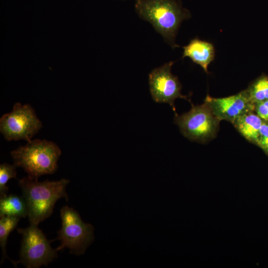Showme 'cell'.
Returning <instances> with one entry per match:
<instances>
[{
    "instance_id": "obj_3",
    "label": "cell",
    "mask_w": 268,
    "mask_h": 268,
    "mask_svg": "<svg viewBox=\"0 0 268 268\" xmlns=\"http://www.w3.org/2000/svg\"><path fill=\"white\" fill-rule=\"evenodd\" d=\"M61 150L55 143L47 140L34 139L12 150L13 164L20 167L34 180L45 174L54 173Z\"/></svg>"
},
{
    "instance_id": "obj_17",
    "label": "cell",
    "mask_w": 268,
    "mask_h": 268,
    "mask_svg": "<svg viewBox=\"0 0 268 268\" xmlns=\"http://www.w3.org/2000/svg\"><path fill=\"white\" fill-rule=\"evenodd\" d=\"M254 111L261 119L268 121V100L255 104Z\"/></svg>"
},
{
    "instance_id": "obj_1",
    "label": "cell",
    "mask_w": 268,
    "mask_h": 268,
    "mask_svg": "<svg viewBox=\"0 0 268 268\" xmlns=\"http://www.w3.org/2000/svg\"><path fill=\"white\" fill-rule=\"evenodd\" d=\"M18 181L22 196L27 203L31 224L38 225L50 216L56 202L60 199L64 198L68 201L66 187L69 181L67 179L39 182L27 176Z\"/></svg>"
},
{
    "instance_id": "obj_8",
    "label": "cell",
    "mask_w": 268,
    "mask_h": 268,
    "mask_svg": "<svg viewBox=\"0 0 268 268\" xmlns=\"http://www.w3.org/2000/svg\"><path fill=\"white\" fill-rule=\"evenodd\" d=\"M173 63L169 62L153 69L149 74V84L153 100L157 103H168L175 111V100L187 99V97L181 93V85L171 71Z\"/></svg>"
},
{
    "instance_id": "obj_16",
    "label": "cell",
    "mask_w": 268,
    "mask_h": 268,
    "mask_svg": "<svg viewBox=\"0 0 268 268\" xmlns=\"http://www.w3.org/2000/svg\"><path fill=\"white\" fill-rule=\"evenodd\" d=\"M265 152L268 154V121L263 120L260 131L259 141L258 143Z\"/></svg>"
},
{
    "instance_id": "obj_10",
    "label": "cell",
    "mask_w": 268,
    "mask_h": 268,
    "mask_svg": "<svg viewBox=\"0 0 268 268\" xmlns=\"http://www.w3.org/2000/svg\"><path fill=\"white\" fill-rule=\"evenodd\" d=\"M183 49V58L189 57L207 72L208 66L214 57V47L211 43L196 39L192 40Z\"/></svg>"
},
{
    "instance_id": "obj_4",
    "label": "cell",
    "mask_w": 268,
    "mask_h": 268,
    "mask_svg": "<svg viewBox=\"0 0 268 268\" xmlns=\"http://www.w3.org/2000/svg\"><path fill=\"white\" fill-rule=\"evenodd\" d=\"M62 227L58 232L60 245L57 251L67 248L71 254H84L94 240V228L92 225L82 221L79 213L73 208L64 206L60 210Z\"/></svg>"
},
{
    "instance_id": "obj_7",
    "label": "cell",
    "mask_w": 268,
    "mask_h": 268,
    "mask_svg": "<svg viewBox=\"0 0 268 268\" xmlns=\"http://www.w3.org/2000/svg\"><path fill=\"white\" fill-rule=\"evenodd\" d=\"M42 127V122L29 104L16 103L12 111L0 119V133L8 141L24 139L30 142Z\"/></svg>"
},
{
    "instance_id": "obj_11",
    "label": "cell",
    "mask_w": 268,
    "mask_h": 268,
    "mask_svg": "<svg viewBox=\"0 0 268 268\" xmlns=\"http://www.w3.org/2000/svg\"><path fill=\"white\" fill-rule=\"evenodd\" d=\"M263 120L251 111L237 118L232 124L247 140L258 145Z\"/></svg>"
},
{
    "instance_id": "obj_6",
    "label": "cell",
    "mask_w": 268,
    "mask_h": 268,
    "mask_svg": "<svg viewBox=\"0 0 268 268\" xmlns=\"http://www.w3.org/2000/svg\"><path fill=\"white\" fill-rule=\"evenodd\" d=\"M207 104L193 106L188 112L176 115L174 122L186 137L192 140L206 141L214 137L219 122Z\"/></svg>"
},
{
    "instance_id": "obj_12",
    "label": "cell",
    "mask_w": 268,
    "mask_h": 268,
    "mask_svg": "<svg viewBox=\"0 0 268 268\" xmlns=\"http://www.w3.org/2000/svg\"><path fill=\"white\" fill-rule=\"evenodd\" d=\"M0 197V217L12 216L21 218L28 216L27 203L22 196L10 194Z\"/></svg>"
},
{
    "instance_id": "obj_2",
    "label": "cell",
    "mask_w": 268,
    "mask_h": 268,
    "mask_svg": "<svg viewBox=\"0 0 268 268\" xmlns=\"http://www.w3.org/2000/svg\"><path fill=\"white\" fill-rule=\"evenodd\" d=\"M139 17L150 23L171 46L181 22L188 11L176 0H138L135 4Z\"/></svg>"
},
{
    "instance_id": "obj_13",
    "label": "cell",
    "mask_w": 268,
    "mask_h": 268,
    "mask_svg": "<svg viewBox=\"0 0 268 268\" xmlns=\"http://www.w3.org/2000/svg\"><path fill=\"white\" fill-rule=\"evenodd\" d=\"M20 218L12 216H3L0 219V245L1 248L2 258L1 264L5 259H8L16 268L19 261L11 260L6 254V246L9 234L16 227Z\"/></svg>"
},
{
    "instance_id": "obj_18",
    "label": "cell",
    "mask_w": 268,
    "mask_h": 268,
    "mask_svg": "<svg viewBox=\"0 0 268 268\" xmlns=\"http://www.w3.org/2000/svg\"><path fill=\"white\" fill-rule=\"evenodd\" d=\"M136 0V1H137V0Z\"/></svg>"
},
{
    "instance_id": "obj_15",
    "label": "cell",
    "mask_w": 268,
    "mask_h": 268,
    "mask_svg": "<svg viewBox=\"0 0 268 268\" xmlns=\"http://www.w3.org/2000/svg\"><path fill=\"white\" fill-rule=\"evenodd\" d=\"M17 167L14 165L3 163L0 165V197L7 195L8 191L6 186L7 181L11 179H16Z\"/></svg>"
},
{
    "instance_id": "obj_9",
    "label": "cell",
    "mask_w": 268,
    "mask_h": 268,
    "mask_svg": "<svg viewBox=\"0 0 268 268\" xmlns=\"http://www.w3.org/2000/svg\"><path fill=\"white\" fill-rule=\"evenodd\" d=\"M204 102L219 120H226L232 123L240 116L254 111V105L251 102L247 90L224 98H215L207 96Z\"/></svg>"
},
{
    "instance_id": "obj_5",
    "label": "cell",
    "mask_w": 268,
    "mask_h": 268,
    "mask_svg": "<svg viewBox=\"0 0 268 268\" xmlns=\"http://www.w3.org/2000/svg\"><path fill=\"white\" fill-rule=\"evenodd\" d=\"M22 235L19 253L20 262L26 268L47 266L58 257L50 241L37 225L31 224L25 228H18Z\"/></svg>"
},
{
    "instance_id": "obj_14",
    "label": "cell",
    "mask_w": 268,
    "mask_h": 268,
    "mask_svg": "<svg viewBox=\"0 0 268 268\" xmlns=\"http://www.w3.org/2000/svg\"><path fill=\"white\" fill-rule=\"evenodd\" d=\"M251 102L256 104L268 100V78L260 79L247 90Z\"/></svg>"
}]
</instances>
